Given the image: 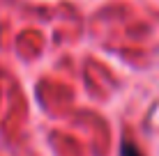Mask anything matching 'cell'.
Returning <instances> with one entry per match:
<instances>
[{"label": "cell", "instance_id": "6da1fadb", "mask_svg": "<svg viewBox=\"0 0 159 156\" xmlns=\"http://www.w3.org/2000/svg\"><path fill=\"white\" fill-rule=\"evenodd\" d=\"M120 152H122V156H143L139 152V147H136L134 142L129 140H122V145H120Z\"/></svg>", "mask_w": 159, "mask_h": 156}]
</instances>
